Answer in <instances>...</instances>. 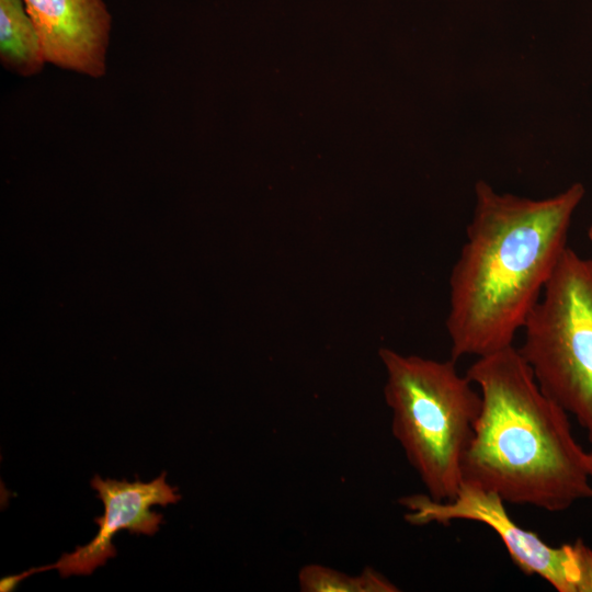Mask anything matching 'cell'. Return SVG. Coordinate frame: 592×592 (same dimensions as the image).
<instances>
[{"label":"cell","mask_w":592,"mask_h":592,"mask_svg":"<svg viewBox=\"0 0 592 592\" xmlns=\"http://www.w3.org/2000/svg\"><path fill=\"white\" fill-rule=\"evenodd\" d=\"M0 58L21 76L38 73L46 62L23 0H0Z\"/></svg>","instance_id":"obj_8"},{"label":"cell","mask_w":592,"mask_h":592,"mask_svg":"<svg viewBox=\"0 0 592 592\" xmlns=\"http://www.w3.org/2000/svg\"><path fill=\"white\" fill-rule=\"evenodd\" d=\"M45 61L93 78L105 73L111 15L103 0H23Z\"/></svg>","instance_id":"obj_7"},{"label":"cell","mask_w":592,"mask_h":592,"mask_svg":"<svg viewBox=\"0 0 592 592\" xmlns=\"http://www.w3.org/2000/svg\"><path fill=\"white\" fill-rule=\"evenodd\" d=\"M33 573H36L35 568L30 569V570H27V571H25L23 573L16 574V576H10V577L2 578L1 581H0V590H1V592L13 591L15 589V587L19 584L20 581H22L23 579H25L26 577H29V576H31Z\"/></svg>","instance_id":"obj_11"},{"label":"cell","mask_w":592,"mask_h":592,"mask_svg":"<svg viewBox=\"0 0 592 592\" xmlns=\"http://www.w3.org/2000/svg\"><path fill=\"white\" fill-rule=\"evenodd\" d=\"M517 349L540 389L592 444V260L567 247L528 314Z\"/></svg>","instance_id":"obj_4"},{"label":"cell","mask_w":592,"mask_h":592,"mask_svg":"<svg viewBox=\"0 0 592 592\" xmlns=\"http://www.w3.org/2000/svg\"><path fill=\"white\" fill-rule=\"evenodd\" d=\"M585 465H587L588 474L592 481V452L585 454Z\"/></svg>","instance_id":"obj_12"},{"label":"cell","mask_w":592,"mask_h":592,"mask_svg":"<svg viewBox=\"0 0 592 592\" xmlns=\"http://www.w3.org/2000/svg\"><path fill=\"white\" fill-rule=\"evenodd\" d=\"M384 395L391 432L419 475L428 496L453 499L463 477L464 457L474 437L482 398L457 371L455 360L403 355L383 348Z\"/></svg>","instance_id":"obj_3"},{"label":"cell","mask_w":592,"mask_h":592,"mask_svg":"<svg viewBox=\"0 0 592 592\" xmlns=\"http://www.w3.org/2000/svg\"><path fill=\"white\" fill-rule=\"evenodd\" d=\"M412 524H448L468 520L490 527L505 546L514 565L526 576L536 574L558 592H579L580 569L576 542L553 547L536 533L517 525L506 512L505 502L494 492L462 482L456 496L436 501L428 494L400 499Z\"/></svg>","instance_id":"obj_5"},{"label":"cell","mask_w":592,"mask_h":592,"mask_svg":"<svg viewBox=\"0 0 592 592\" xmlns=\"http://www.w3.org/2000/svg\"><path fill=\"white\" fill-rule=\"evenodd\" d=\"M588 236H589V239H590L591 242H592V225H591V227L589 228Z\"/></svg>","instance_id":"obj_13"},{"label":"cell","mask_w":592,"mask_h":592,"mask_svg":"<svg viewBox=\"0 0 592 592\" xmlns=\"http://www.w3.org/2000/svg\"><path fill=\"white\" fill-rule=\"evenodd\" d=\"M91 487L104 504V514L94 519L99 532L89 544L77 546L73 553L62 554L53 565L62 578L91 574L109 558L115 557L112 539L121 530L152 536L163 522V515L150 511V508L155 504L166 506L181 499V494L175 492L178 488L166 482L164 471L150 482L104 480L95 475Z\"/></svg>","instance_id":"obj_6"},{"label":"cell","mask_w":592,"mask_h":592,"mask_svg":"<svg viewBox=\"0 0 592 592\" xmlns=\"http://www.w3.org/2000/svg\"><path fill=\"white\" fill-rule=\"evenodd\" d=\"M466 375L479 387L482 407L462 482L548 512L592 499L587 453L569 413L540 389L517 349L477 357Z\"/></svg>","instance_id":"obj_2"},{"label":"cell","mask_w":592,"mask_h":592,"mask_svg":"<svg viewBox=\"0 0 592 592\" xmlns=\"http://www.w3.org/2000/svg\"><path fill=\"white\" fill-rule=\"evenodd\" d=\"M584 194L579 182L543 200L476 183L473 217L449 276L445 326L452 358L513 345L568 247L570 223Z\"/></svg>","instance_id":"obj_1"},{"label":"cell","mask_w":592,"mask_h":592,"mask_svg":"<svg viewBox=\"0 0 592 592\" xmlns=\"http://www.w3.org/2000/svg\"><path fill=\"white\" fill-rule=\"evenodd\" d=\"M580 569L579 592H592V548L582 539L576 540Z\"/></svg>","instance_id":"obj_10"},{"label":"cell","mask_w":592,"mask_h":592,"mask_svg":"<svg viewBox=\"0 0 592 592\" xmlns=\"http://www.w3.org/2000/svg\"><path fill=\"white\" fill-rule=\"evenodd\" d=\"M304 592H395L399 589L378 571L365 568L358 576L321 565H307L298 574Z\"/></svg>","instance_id":"obj_9"}]
</instances>
